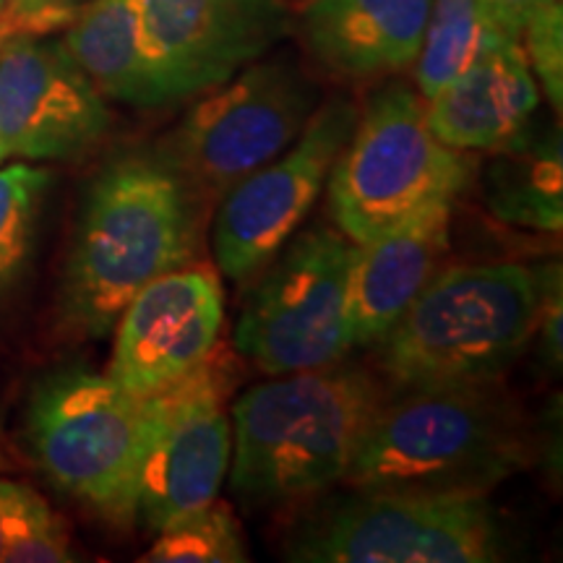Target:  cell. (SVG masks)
<instances>
[{"instance_id":"603a6c76","label":"cell","mask_w":563,"mask_h":563,"mask_svg":"<svg viewBox=\"0 0 563 563\" xmlns=\"http://www.w3.org/2000/svg\"><path fill=\"white\" fill-rule=\"evenodd\" d=\"M522 45L553 110L563 104V0H532Z\"/></svg>"},{"instance_id":"4fadbf2b","label":"cell","mask_w":563,"mask_h":563,"mask_svg":"<svg viewBox=\"0 0 563 563\" xmlns=\"http://www.w3.org/2000/svg\"><path fill=\"white\" fill-rule=\"evenodd\" d=\"M110 123L108 100L60 40H0L3 159H79L108 136Z\"/></svg>"},{"instance_id":"4dcf8cb0","label":"cell","mask_w":563,"mask_h":563,"mask_svg":"<svg viewBox=\"0 0 563 563\" xmlns=\"http://www.w3.org/2000/svg\"><path fill=\"white\" fill-rule=\"evenodd\" d=\"M0 162H3V152H0Z\"/></svg>"},{"instance_id":"4316f807","label":"cell","mask_w":563,"mask_h":563,"mask_svg":"<svg viewBox=\"0 0 563 563\" xmlns=\"http://www.w3.org/2000/svg\"><path fill=\"white\" fill-rule=\"evenodd\" d=\"M540 277L538 316H534V334H540L545 361L561 365V269H545Z\"/></svg>"},{"instance_id":"83f0119b","label":"cell","mask_w":563,"mask_h":563,"mask_svg":"<svg viewBox=\"0 0 563 563\" xmlns=\"http://www.w3.org/2000/svg\"><path fill=\"white\" fill-rule=\"evenodd\" d=\"M488 9L493 19L498 21V26L514 40H522V32L530 19V3L532 0H481Z\"/></svg>"},{"instance_id":"f546056e","label":"cell","mask_w":563,"mask_h":563,"mask_svg":"<svg viewBox=\"0 0 563 563\" xmlns=\"http://www.w3.org/2000/svg\"><path fill=\"white\" fill-rule=\"evenodd\" d=\"M3 5H5V0H0V11H3Z\"/></svg>"},{"instance_id":"484cf974","label":"cell","mask_w":563,"mask_h":563,"mask_svg":"<svg viewBox=\"0 0 563 563\" xmlns=\"http://www.w3.org/2000/svg\"><path fill=\"white\" fill-rule=\"evenodd\" d=\"M74 561L70 553V538L68 527L63 525L58 514H53L51 519L32 527L30 532H24L9 548L3 563H68Z\"/></svg>"},{"instance_id":"7a4b0ae2","label":"cell","mask_w":563,"mask_h":563,"mask_svg":"<svg viewBox=\"0 0 563 563\" xmlns=\"http://www.w3.org/2000/svg\"><path fill=\"white\" fill-rule=\"evenodd\" d=\"M389 397L371 371L340 363L253 386L232 407V490L282 504L342 483Z\"/></svg>"},{"instance_id":"6da1fadb","label":"cell","mask_w":563,"mask_h":563,"mask_svg":"<svg viewBox=\"0 0 563 563\" xmlns=\"http://www.w3.org/2000/svg\"><path fill=\"white\" fill-rule=\"evenodd\" d=\"M196 199L159 157L129 154L91 183L63 277V323L108 336L141 287L194 262Z\"/></svg>"},{"instance_id":"cb8c5ba5","label":"cell","mask_w":563,"mask_h":563,"mask_svg":"<svg viewBox=\"0 0 563 563\" xmlns=\"http://www.w3.org/2000/svg\"><path fill=\"white\" fill-rule=\"evenodd\" d=\"M81 0H5L0 11V40L47 37L74 21Z\"/></svg>"},{"instance_id":"d6986e66","label":"cell","mask_w":563,"mask_h":563,"mask_svg":"<svg viewBox=\"0 0 563 563\" xmlns=\"http://www.w3.org/2000/svg\"><path fill=\"white\" fill-rule=\"evenodd\" d=\"M509 40L514 37L498 26L481 0H431L420 55L412 66L418 95L431 100L485 53Z\"/></svg>"},{"instance_id":"9c48e42d","label":"cell","mask_w":563,"mask_h":563,"mask_svg":"<svg viewBox=\"0 0 563 563\" xmlns=\"http://www.w3.org/2000/svg\"><path fill=\"white\" fill-rule=\"evenodd\" d=\"M355 243L332 228L295 232L264 266L235 329V350L266 376L327 368L352 350L350 264Z\"/></svg>"},{"instance_id":"ffe728a7","label":"cell","mask_w":563,"mask_h":563,"mask_svg":"<svg viewBox=\"0 0 563 563\" xmlns=\"http://www.w3.org/2000/svg\"><path fill=\"white\" fill-rule=\"evenodd\" d=\"M506 178H498L493 209L506 222H525L540 230H561V146L559 139L532 150L530 139L509 150Z\"/></svg>"},{"instance_id":"8992f818","label":"cell","mask_w":563,"mask_h":563,"mask_svg":"<svg viewBox=\"0 0 563 563\" xmlns=\"http://www.w3.org/2000/svg\"><path fill=\"white\" fill-rule=\"evenodd\" d=\"M464 152L441 144L426 100L407 84L378 89L357 112L355 129L329 173V209L336 230L368 243L467 186Z\"/></svg>"},{"instance_id":"5b68a950","label":"cell","mask_w":563,"mask_h":563,"mask_svg":"<svg viewBox=\"0 0 563 563\" xmlns=\"http://www.w3.org/2000/svg\"><path fill=\"white\" fill-rule=\"evenodd\" d=\"M26 439L45 475L104 522L136 519L139 481L150 443L146 397L108 373L60 371L30 399Z\"/></svg>"},{"instance_id":"7c38bea8","label":"cell","mask_w":563,"mask_h":563,"mask_svg":"<svg viewBox=\"0 0 563 563\" xmlns=\"http://www.w3.org/2000/svg\"><path fill=\"white\" fill-rule=\"evenodd\" d=\"M165 104L230 81L290 32L285 0H139Z\"/></svg>"},{"instance_id":"9a60e30c","label":"cell","mask_w":563,"mask_h":563,"mask_svg":"<svg viewBox=\"0 0 563 563\" xmlns=\"http://www.w3.org/2000/svg\"><path fill=\"white\" fill-rule=\"evenodd\" d=\"M454 199H439L382 238L355 243L350 264L352 347H376L452 245Z\"/></svg>"},{"instance_id":"277c9868","label":"cell","mask_w":563,"mask_h":563,"mask_svg":"<svg viewBox=\"0 0 563 563\" xmlns=\"http://www.w3.org/2000/svg\"><path fill=\"white\" fill-rule=\"evenodd\" d=\"M540 277L525 264L435 272L378 342L394 391L498 382L534 336Z\"/></svg>"},{"instance_id":"ba28073f","label":"cell","mask_w":563,"mask_h":563,"mask_svg":"<svg viewBox=\"0 0 563 563\" xmlns=\"http://www.w3.org/2000/svg\"><path fill=\"white\" fill-rule=\"evenodd\" d=\"M302 563H488L506 559L483 493L357 490L287 545Z\"/></svg>"},{"instance_id":"5bb4252c","label":"cell","mask_w":563,"mask_h":563,"mask_svg":"<svg viewBox=\"0 0 563 563\" xmlns=\"http://www.w3.org/2000/svg\"><path fill=\"white\" fill-rule=\"evenodd\" d=\"M224 287L211 264L188 262L133 295L115 323L108 376L136 397L194 371L220 342Z\"/></svg>"},{"instance_id":"ac0fdd59","label":"cell","mask_w":563,"mask_h":563,"mask_svg":"<svg viewBox=\"0 0 563 563\" xmlns=\"http://www.w3.org/2000/svg\"><path fill=\"white\" fill-rule=\"evenodd\" d=\"M60 45L104 100L131 108L165 104L144 45L139 0H91L81 5Z\"/></svg>"},{"instance_id":"30bf717a","label":"cell","mask_w":563,"mask_h":563,"mask_svg":"<svg viewBox=\"0 0 563 563\" xmlns=\"http://www.w3.org/2000/svg\"><path fill=\"white\" fill-rule=\"evenodd\" d=\"M238 382V350L217 342L194 371L146 397L150 443L136 517L150 530L203 509L220 493L232 456V422L224 405Z\"/></svg>"},{"instance_id":"2e32d148","label":"cell","mask_w":563,"mask_h":563,"mask_svg":"<svg viewBox=\"0 0 563 563\" xmlns=\"http://www.w3.org/2000/svg\"><path fill=\"white\" fill-rule=\"evenodd\" d=\"M540 84L519 40L485 53L426 100L433 136L456 152H509L530 139Z\"/></svg>"},{"instance_id":"f1b7e54d","label":"cell","mask_w":563,"mask_h":563,"mask_svg":"<svg viewBox=\"0 0 563 563\" xmlns=\"http://www.w3.org/2000/svg\"><path fill=\"white\" fill-rule=\"evenodd\" d=\"M5 464V454H3V443H0V467Z\"/></svg>"},{"instance_id":"e0dca14e","label":"cell","mask_w":563,"mask_h":563,"mask_svg":"<svg viewBox=\"0 0 563 563\" xmlns=\"http://www.w3.org/2000/svg\"><path fill=\"white\" fill-rule=\"evenodd\" d=\"M431 0H311L300 30L321 70L371 81L415 66Z\"/></svg>"},{"instance_id":"3957f363","label":"cell","mask_w":563,"mask_h":563,"mask_svg":"<svg viewBox=\"0 0 563 563\" xmlns=\"http://www.w3.org/2000/svg\"><path fill=\"white\" fill-rule=\"evenodd\" d=\"M530 460V428L498 382L431 386L386 399L342 483L488 496Z\"/></svg>"},{"instance_id":"d4e9b609","label":"cell","mask_w":563,"mask_h":563,"mask_svg":"<svg viewBox=\"0 0 563 563\" xmlns=\"http://www.w3.org/2000/svg\"><path fill=\"white\" fill-rule=\"evenodd\" d=\"M51 504L32 485L0 477V563L24 532L53 517Z\"/></svg>"},{"instance_id":"52a82bcc","label":"cell","mask_w":563,"mask_h":563,"mask_svg":"<svg viewBox=\"0 0 563 563\" xmlns=\"http://www.w3.org/2000/svg\"><path fill=\"white\" fill-rule=\"evenodd\" d=\"M319 108V89L290 58L256 60L203 91L159 157L199 201H217L279 157Z\"/></svg>"},{"instance_id":"44dd1931","label":"cell","mask_w":563,"mask_h":563,"mask_svg":"<svg viewBox=\"0 0 563 563\" xmlns=\"http://www.w3.org/2000/svg\"><path fill=\"white\" fill-rule=\"evenodd\" d=\"M141 563H245V538L238 517L224 501H211L162 527Z\"/></svg>"},{"instance_id":"7402d4cb","label":"cell","mask_w":563,"mask_h":563,"mask_svg":"<svg viewBox=\"0 0 563 563\" xmlns=\"http://www.w3.org/2000/svg\"><path fill=\"white\" fill-rule=\"evenodd\" d=\"M47 183L51 173L24 162L0 170V290L24 269Z\"/></svg>"},{"instance_id":"8fae6325","label":"cell","mask_w":563,"mask_h":563,"mask_svg":"<svg viewBox=\"0 0 563 563\" xmlns=\"http://www.w3.org/2000/svg\"><path fill=\"white\" fill-rule=\"evenodd\" d=\"M355 121L357 108L347 100L316 108L300 136L279 157L222 196L211 245L230 279L243 282L262 272L298 232L319 201Z\"/></svg>"}]
</instances>
